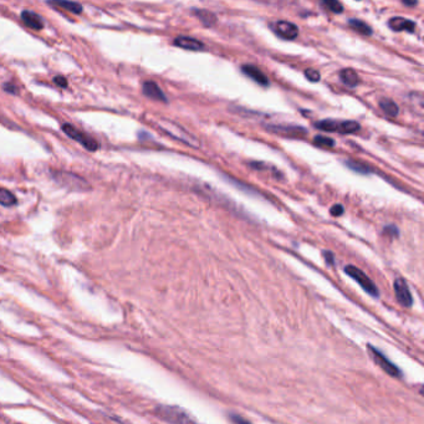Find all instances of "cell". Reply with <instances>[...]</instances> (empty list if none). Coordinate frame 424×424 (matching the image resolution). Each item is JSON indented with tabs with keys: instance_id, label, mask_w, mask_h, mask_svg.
<instances>
[{
	"instance_id": "1",
	"label": "cell",
	"mask_w": 424,
	"mask_h": 424,
	"mask_svg": "<svg viewBox=\"0 0 424 424\" xmlns=\"http://www.w3.org/2000/svg\"><path fill=\"white\" fill-rule=\"evenodd\" d=\"M321 131L337 132V134H355L360 130V124L356 121H337V120H321L315 124Z\"/></svg>"
},
{
	"instance_id": "2",
	"label": "cell",
	"mask_w": 424,
	"mask_h": 424,
	"mask_svg": "<svg viewBox=\"0 0 424 424\" xmlns=\"http://www.w3.org/2000/svg\"><path fill=\"white\" fill-rule=\"evenodd\" d=\"M155 416L162 421L170 423H194L195 421L179 407L159 406L155 410Z\"/></svg>"
},
{
	"instance_id": "3",
	"label": "cell",
	"mask_w": 424,
	"mask_h": 424,
	"mask_svg": "<svg viewBox=\"0 0 424 424\" xmlns=\"http://www.w3.org/2000/svg\"><path fill=\"white\" fill-rule=\"evenodd\" d=\"M345 273L348 275L350 278H352L355 282H357L361 285V287L363 288V290L366 291V292L370 293L371 296H375V297H377L378 295H380V291H378L377 286H376V283L372 282V280L370 279V278L367 277V275L365 274V273L362 272V270H360L358 268L353 267V265H348V267L345 268Z\"/></svg>"
},
{
	"instance_id": "4",
	"label": "cell",
	"mask_w": 424,
	"mask_h": 424,
	"mask_svg": "<svg viewBox=\"0 0 424 424\" xmlns=\"http://www.w3.org/2000/svg\"><path fill=\"white\" fill-rule=\"evenodd\" d=\"M62 131H64L65 134H66L67 136L70 137V139H72L74 141L81 143V144L84 145V147L86 148L87 150H91V152H94V150H96L97 148H99V143L95 141L94 139L89 137L86 134H84L82 131L77 130L76 127H74L72 125L65 124L64 126H62Z\"/></svg>"
},
{
	"instance_id": "5",
	"label": "cell",
	"mask_w": 424,
	"mask_h": 424,
	"mask_svg": "<svg viewBox=\"0 0 424 424\" xmlns=\"http://www.w3.org/2000/svg\"><path fill=\"white\" fill-rule=\"evenodd\" d=\"M368 350H370L371 356H372L373 361L385 371L386 373H388L392 377H401V370L395 365L393 362H391L380 350H377L376 347H373L372 345H368Z\"/></svg>"
},
{
	"instance_id": "6",
	"label": "cell",
	"mask_w": 424,
	"mask_h": 424,
	"mask_svg": "<svg viewBox=\"0 0 424 424\" xmlns=\"http://www.w3.org/2000/svg\"><path fill=\"white\" fill-rule=\"evenodd\" d=\"M162 127L165 130V131L168 132V134L172 135L173 137H175V139L185 142L187 144L192 145V147H198V145H199V143H198L197 139H194L192 135L187 134V132H185L183 129H180L178 125L170 124V122H163Z\"/></svg>"
},
{
	"instance_id": "7",
	"label": "cell",
	"mask_w": 424,
	"mask_h": 424,
	"mask_svg": "<svg viewBox=\"0 0 424 424\" xmlns=\"http://www.w3.org/2000/svg\"><path fill=\"white\" fill-rule=\"evenodd\" d=\"M393 287H395L396 296H397V300L401 305L406 306V307L412 306L413 303L412 293H411L410 287H408L407 283H406L405 280L397 279L395 282V283H393Z\"/></svg>"
},
{
	"instance_id": "8",
	"label": "cell",
	"mask_w": 424,
	"mask_h": 424,
	"mask_svg": "<svg viewBox=\"0 0 424 424\" xmlns=\"http://www.w3.org/2000/svg\"><path fill=\"white\" fill-rule=\"evenodd\" d=\"M273 29L280 37L286 40H293L298 34V29L295 24L290 21H283V20L274 22Z\"/></svg>"
},
{
	"instance_id": "9",
	"label": "cell",
	"mask_w": 424,
	"mask_h": 424,
	"mask_svg": "<svg viewBox=\"0 0 424 424\" xmlns=\"http://www.w3.org/2000/svg\"><path fill=\"white\" fill-rule=\"evenodd\" d=\"M142 90L143 94L147 97H149V99L155 100V101L167 102V97H165V95L163 94V91L159 89V86H158L155 82L145 81L144 84H143Z\"/></svg>"
},
{
	"instance_id": "10",
	"label": "cell",
	"mask_w": 424,
	"mask_h": 424,
	"mask_svg": "<svg viewBox=\"0 0 424 424\" xmlns=\"http://www.w3.org/2000/svg\"><path fill=\"white\" fill-rule=\"evenodd\" d=\"M173 44L178 47H182V49L190 50V51H199V50L204 49V45H203L202 41L189 36L177 37V39H174Z\"/></svg>"
},
{
	"instance_id": "11",
	"label": "cell",
	"mask_w": 424,
	"mask_h": 424,
	"mask_svg": "<svg viewBox=\"0 0 424 424\" xmlns=\"http://www.w3.org/2000/svg\"><path fill=\"white\" fill-rule=\"evenodd\" d=\"M388 26L391 27L395 31H408V32H415L416 30V24L411 20L405 19V17H392V19L388 21Z\"/></svg>"
},
{
	"instance_id": "12",
	"label": "cell",
	"mask_w": 424,
	"mask_h": 424,
	"mask_svg": "<svg viewBox=\"0 0 424 424\" xmlns=\"http://www.w3.org/2000/svg\"><path fill=\"white\" fill-rule=\"evenodd\" d=\"M242 70L247 76H249L250 79H253L259 85H263V86H268V85H269V80H268V77L265 76V75L263 74L259 69H258V67L253 66V65H244V66L242 67Z\"/></svg>"
},
{
	"instance_id": "13",
	"label": "cell",
	"mask_w": 424,
	"mask_h": 424,
	"mask_svg": "<svg viewBox=\"0 0 424 424\" xmlns=\"http://www.w3.org/2000/svg\"><path fill=\"white\" fill-rule=\"evenodd\" d=\"M21 20L27 26L34 30H41L44 27V21H42L41 16L37 15L36 12L30 11V10H25L21 12Z\"/></svg>"
},
{
	"instance_id": "14",
	"label": "cell",
	"mask_w": 424,
	"mask_h": 424,
	"mask_svg": "<svg viewBox=\"0 0 424 424\" xmlns=\"http://www.w3.org/2000/svg\"><path fill=\"white\" fill-rule=\"evenodd\" d=\"M268 130H272V132H275V134H280V135H286V136H302V135H306L307 132H306L305 129H302V127H285V126H268Z\"/></svg>"
},
{
	"instance_id": "15",
	"label": "cell",
	"mask_w": 424,
	"mask_h": 424,
	"mask_svg": "<svg viewBox=\"0 0 424 424\" xmlns=\"http://www.w3.org/2000/svg\"><path fill=\"white\" fill-rule=\"evenodd\" d=\"M49 4L55 5L57 7H62V9L67 10L74 14H80L82 11V5L72 0H49Z\"/></svg>"
},
{
	"instance_id": "16",
	"label": "cell",
	"mask_w": 424,
	"mask_h": 424,
	"mask_svg": "<svg viewBox=\"0 0 424 424\" xmlns=\"http://www.w3.org/2000/svg\"><path fill=\"white\" fill-rule=\"evenodd\" d=\"M340 77L341 81L350 87L357 86L358 81H360V77H358L357 72L352 69H343L342 71L340 72Z\"/></svg>"
},
{
	"instance_id": "17",
	"label": "cell",
	"mask_w": 424,
	"mask_h": 424,
	"mask_svg": "<svg viewBox=\"0 0 424 424\" xmlns=\"http://www.w3.org/2000/svg\"><path fill=\"white\" fill-rule=\"evenodd\" d=\"M348 25H350L355 31L360 32V34L362 35L372 34V29H371L370 25L366 24L365 21H361V20H357V19H351L348 20Z\"/></svg>"
},
{
	"instance_id": "18",
	"label": "cell",
	"mask_w": 424,
	"mask_h": 424,
	"mask_svg": "<svg viewBox=\"0 0 424 424\" xmlns=\"http://www.w3.org/2000/svg\"><path fill=\"white\" fill-rule=\"evenodd\" d=\"M380 106L381 109H382V111L390 117H396L398 115V111H400L397 105L393 101H391V100H382V101L380 102Z\"/></svg>"
},
{
	"instance_id": "19",
	"label": "cell",
	"mask_w": 424,
	"mask_h": 424,
	"mask_svg": "<svg viewBox=\"0 0 424 424\" xmlns=\"http://www.w3.org/2000/svg\"><path fill=\"white\" fill-rule=\"evenodd\" d=\"M0 204L4 207H11V205L16 204V198L5 188H0Z\"/></svg>"
},
{
	"instance_id": "20",
	"label": "cell",
	"mask_w": 424,
	"mask_h": 424,
	"mask_svg": "<svg viewBox=\"0 0 424 424\" xmlns=\"http://www.w3.org/2000/svg\"><path fill=\"white\" fill-rule=\"evenodd\" d=\"M194 14L197 15V16L202 20L203 24L207 25V26H210V25H213L217 21V16H215L214 14H212L210 11H207V10H195Z\"/></svg>"
},
{
	"instance_id": "21",
	"label": "cell",
	"mask_w": 424,
	"mask_h": 424,
	"mask_svg": "<svg viewBox=\"0 0 424 424\" xmlns=\"http://www.w3.org/2000/svg\"><path fill=\"white\" fill-rule=\"evenodd\" d=\"M321 5L335 14H341L343 11L342 4L338 0H321Z\"/></svg>"
},
{
	"instance_id": "22",
	"label": "cell",
	"mask_w": 424,
	"mask_h": 424,
	"mask_svg": "<svg viewBox=\"0 0 424 424\" xmlns=\"http://www.w3.org/2000/svg\"><path fill=\"white\" fill-rule=\"evenodd\" d=\"M346 164H347V167L350 168V169L355 170V172H357V173L367 174V173L371 172V169L367 167V165L363 164V163L357 162V160H347V162H346Z\"/></svg>"
},
{
	"instance_id": "23",
	"label": "cell",
	"mask_w": 424,
	"mask_h": 424,
	"mask_svg": "<svg viewBox=\"0 0 424 424\" xmlns=\"http://www.w3.org/2000/svg\"><path fill=\"white\" fill-rule=\"evenodd\" d=\"M313 143L317 145H321V147H333V145H335V141H333L332 139H328V137H325V136H320V135L313 139Z\"/></svg>"
},
{
	"instance_id": "24",
	"label": "cell",
	"mask_w": 424,
	"mask_h": 424,
	"mask_svg": "<svg viewBox=\"0 0 424 424\" xmlns=\"http://www.w3.org/2000/svg\"><path fill=\"white\" fill-rule=\"evenodd\" d=\"M305 76H306V79H307L308 81H311V82H317V81H320V79H321L320 72L316 71V70H313V69H306L305 70Z\"/></svg>"
},
{
	"instance_id": "25",
	"label": "cell",
	"mask_w": 424,
	"mask_h": 424,
	"mask_svg": "<svg viewBox=\"0 0 424 424\" xmlns=\"http://www.w3.org/2000/svg\"><path fill=\"white\" fill-rule=\"evenodd\" d=\"M343 212H345V209H343V207L341 204L333 205L330 209V213L332 215H335V217H340V215L343 214Z\"/></svg>"
},
{
	"instance_id": "26",
	"label": "cell",
	"mask_w": 424,
	"mask_h": 424,
	"mask_svg": "<svg viewBox=\"0 0 424 424\" xmlns=\"http://www.w3.org/2000/svg\"><path fill=\"white\" fill-rule=\"evenodd\" d=\"M54 81H55V84L59 85V86H61V87H66L67 86V81H66V79H65L64 76H56L54 79Z\"/></svg>"
},
{
	"instance_id": "27",
	"label": "cell",
	"mask_w": 424,
	"mask_h": 424,
	"mask_svg": "<svg viewBox=\"0 0 424 424\" xmlns=\"http://www.w3.org/2000/svg\"><path fill=\"white\" fill-rule=\"evenodd\" d=\"M323 258H325L326 262H327L330 265H332L333 262H335V255H333L331 252H323Z\"/></svg>"
},
{
	"instance_id": "28",
	"label": "cell",
	"mask_w": 424,
	"mask_h": 424,
	"mask_svg": "<svg viewBox=\"0 0 424 424\" xmlns=\"http://www.w3.org/2000/svg\"><path fill=\"white\" fill-rule=\"evenodd\" d=\"M4 90L6 92H10V94H16V87L14 86V85H11V84H5L4 85Z\"/></svg>"
},
{
	"instance_id": "29",
	"label": "cell",
	"mask_w": 424,
	"mask_h": 424,
	"mask_svg": "<svg viewBox=\"0 0 424 424\" xmlns=\"http://www.w3.org/2000/svg\"><path fill=\"white\" fill-rule=\"evenodd\" d=\"M230 418H232L233 422H235V423H247V422H248V421H247V420H244V418L238 417L237 415H235V416H232V417H230Z\"/></svg>"
},
{
	"instance_id": "30",
	"label": "cell",
	"mask_w": 424,
	"mask_h": 424,
	"mask_svg": "<svg viewBox=\"0 0 424 424\" xmlns=\"http://www.w3.org/2000/svg\"><path fill=\"white\" fill-rule=\"evenodd\" d=\"M403 2H405L406 5H408V6H413V5H416L418 2V0H402Z\"/></svg>"
}]
</instances>
